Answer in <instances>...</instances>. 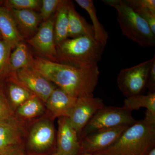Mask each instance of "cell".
Returning a JSON list of instances; mask_svg holds the SVG:
<instances>
[{
    "instance_id": "f546056e",
    "label": "cell",
    "mask_w": 155,
    "mask_h": 155,
    "mask_svg": "<svg viewBox=\"0 0 155 155\" xmlns=\"http://www.w3.org/2000/svg\"><path fill=\"white\" fill-rule=\"evenodd\" d=\"M0 155H24L22 148L19 144L10 147L0 153Z\"/></svg>"
},
{
    "instance_id": "5bb4252c",
    "label": "cell",
    "mask_w": 155,
    "mask_h": 155,
    "mask_svg": "<svg viewBox=\"0 0 155 155\" xmlns=\"http://www.w3.org/2000/svg\"><path fill=\"white\" fill-rule=\"evenodd\" d=\"M0 34L12 49L22 42L20 34L10 9L0 5Z\"/></svg>"
},
{
    "instance_id": "7402d4cb",
    "label": "cell",
    "mask_w": 155,
    "mask_h": 155,
    "mask_svg": "<svg viewBox=\"0 0 155 155\" xmlns=\"http://www.w3.org/2000/svg\"><path fill=\"white\" fill-rule=\"evenodd\" d=\"M123 107L131 112L146 108L147 112L155 116V92H150L146 95L140 94L126 98Z\"/></svg>"
},
{
    "instance_id": "7a4b0ae2",
    "label": "cell",
    "mask_w": 155,
    "mask_h": 155,
    "mask_svg": "<svg viewBox=\"0 0 155 155\" xmlns=\"http://www.w3.org/2000/svg\"><path fill=\"white\" fill-rule=\"evenodd\" d=\"M155 145V116L146 112L110 147L95 155H147Z\"/></svg>"
},
{
    "instance_id": "6da1fadb",
    "label": "cell",
    "mask_w": 155,
    "mask_h": 155,
    "mask_svg": "<svg viewBox=\"0 0 155 155\" xmlns=\"http://www.w3.org/2000/svg\"><path fill=\"white\" fill-rule=\"evenodd\" d=\"M33 66L48 80L71 96H94L100 75L97 65L76 67L37 57L34 59Z\"/></svg>"
},
{
    "instance_id": "2e32d148",
    "label": "cell",
    "mask_w": 155,
    "mask_h": 155,
    "mask_svg": "<svg viewBox=\"0 0 155 155\" xmlns=\"http://www.w3.org/2000/svg\"><path fill=\"white\" fill-rule=\"evenodd\" d=\"M10 10L20 33L22 31L23 34L32 35L36 33L41 19L40 15L34 10Z\"/></svg>"
},
{
    "instance_id": "9a60e30c",
    "label": "cell",
    "mask_w": 155,
    "mask_h": 155,
    "mask_svg": "<svg viewBox=\"0 0 155 155\" xmlns=\"http://www.w3.org/2000/svg\"><path fill=\"white\" fill-rule=\"evenodd\" d=\"M69 29L68 37L71 38L87 36L94 38V32L92 25L89 24L75 10L73 3L68 1Z\"/></svg>"
},
{
    "instance_id": "8992f818",
    "label": "cell",
    "mask_w": 155,
    "mask_h": 155,
    "mask_svg": "<svg viewBox=\"0 0 155 155\" xmlns=\"http://www.w3.org/2000/svg\"><path fill=\"white\" fill-rule=\"evenodd\" d=\"M155 55L150 60L122 69L117 77V84L126 98L140 94L146 87L149 72Z\"/></svg>"
},
{
    "instance_id": "d6986e66",
    "label": "cell",
    "mask_w": 155,
    "mask_h": 155,
    "mask_svg": "<svg viewBox=\"0 0 155 155\" xmlns=\"http://www.w3.org/2000/svg\"><path fill=\"white\" fill-rule=\"evenodd\" d=\"M68 1H62L57 10L54 22V34L56 45L67 39L68 38Z\"/></svg>"
},
{
    "instance_id": "1f68e13d",
    "label": "cell",
    "mask_w": 155,
    "mask_h": 155,
    "mask_svg": "<svg viewBox=\"0 0 155 155\" xmlns=\"http://www.w3.org/2000/svg\"><path fill=\"white\" fill-rule=\"evenodd\" d=\"M79 155H95L91 154L83 153V154H80Z\"/></svg>"
},
{
    "instance_id": "7c38bea8",
    "label": "cell",
    "mask_w": 155,
    "mask_h": 155,
    "mask_svg": "<svg viewBox=\"0 0 155 155\" xmlns=\"http://www.w3.org/2000/svg\"><path fill=\"white\" fill-rule=\"evenodd\" d=\"M28 144L32 149L41 151L51 147L55 141V131L52 122L41 119L35 123L28 137Z\"/></svg>"
},
{
    "instance_id": "83f0119b",
    "label": "cell",
    "mask_w": 155,
    "mask_h": 155,
    "mask_svg": "<svg viewBox=\"0 0 155 155\" xmlns=\"http://www.w3.org/2000/svg\"><path fill=\"white\" fill-rule=\"evenodd\" d=\"M132 9L145 8L155 13V0H123Z\"/></svg>"
},
{
    "instance_id": "9c48e42d",
    "label": "cell",
    "mask_w": 155,
    "mask_h": 155,
    "mask_svg": "<svg viewBox=\"0 0 155 155\" xmlns=\"http://www.w3.org/2000/svg\"><path fill=\"white\" fill-rule=\"evenodd\" d=\"M104 106L102 99L94 96L78 98L75 107L67 118L78 137L92 117Z\"/></svg>"
},
{
    "instance_id": "d6a6232c",
    "label": "cell",
    "mask_w": 155,
    "mask_h": 155,
    "mask_svg": "<svg viewBox=\"0 0 155 155\" xmlns=\"http://www.w3.org/2000/svg\"><path fill=\"white\" fill-rule=\"evenodd\" d=\"M52 155H58L56 153L54 154H53Z\"/></svg>"
},
{
    "instance_id": "4fadbf2b",
    "label": "cell",
    "mask_w": 155,
    "mask_h": 155,
    "mask_svg": "<svg viewBox=\"0 0 155 155\" xmlns=\"http://www.w3.org/2000/svg\"><path fill=\"white\" fill-rule=\"evenodd\" d=\"M78 98L70 96L60 88H56L47 101V107L54 117H68L75 107Z\"/></svg>"
},
{
    "instance_id": "f1b7e54d",
    "label": "cell",
    "mask_w": 155,
    "mask_h": 155,
    "mask_svg": "<svg viewBox=\"0 0 155 155\" xmlns=\"http://www.w3.org/2000/svg\"><path fill=\"white\" fill-rule=\"evenodd\" d=\"M146 87L149 90L150 92H155V58L153 60L150 68Z\"/></svg>"
},
{
    "instance_id": "3957f363",
    "label": "cell",
    "mask_w": 155,
    "mask_h": 155,
    "mask_svg": "<svg viewBox=\"0 0 155 155\" xmlns=\"http://www.w3.org/2000/svg\"><path fill=\"white\" fill-rule=\"evenodd\" d=\"M105 46L89 36L67 38L56 45L57 62L76 67L97 65Z\"/></svg>"
},
{
    "instance_id": "30bf717a",
    "label": "cell",
    "mask_w": 155,
    "mask_h": 155,
    "mask_svg": "<svg viewBox=\"0 0 155 155\" xmlns=\"http://www.w3.org/2000/svg\"><path fill=\"white\" fill-rule=\"evenodd\" d=\"M54 19L50 18L41 25L35 35L28 41L38 52L47 59L57 62L56 45L54 34Z\"/></svg>"
},
{
    "instance_id": "484cf974",
    "label": "cell",
    "mask_w": 155,
    "mask_h": 155,
    "mask_svg": "<svg viewBox=\"0 0 155 155\" xmlns=\"http://www.w3.org/2000/svg\"><path fill=\"white\" fill-rule=\"evenodd\" d=\"M14 119V112L9 105L5 93L0 87V124Z\"/></svg>"
},
{
    "instance_id": "cb8c5ba5",
    "label": "cell",
    "mask_w": 155,
    "mask_h": 155,
    "mask_svg": "<svg viewBox=\"0 0 155 155\" xmlns=\"http://www.w3.org/2000/svg\"><path fill=\"white\" fill-rule=\"evenodd\" d=\"M12 50L2 37H0V82L5 81L10 76L9 60Z\"/></svg>"
},
{
    "instance_id": "603a6c76",
    "label": "cell",
    "mask_w": 155,
    "mask_h": 155,
    "mask_svg": "<svg viewBox=\"0 0 155 155\" xmlns=\"http://www.w3.org/2000/svg\"><path fill=\"white\" fill-rule=\"evenodd\" d=\"M45 107L42 101L35 95L31 97L17 108V115L24 119H30L43 113Z\"/></svg>"
},
{
    "instance_id": "5b68a950",
    "label": "cell",
    "mask_w": 155,
    "mask_h": 155,
    "mask_svg": "<svg viewBox=\"0 0 155 155\" xmlns=\"http://www.w3.org/2000/svg\"><path fill=\"white\" fill-rule=\"evenodd\" d=\"M136 120L131 112L125 108L116 107H106L99 110L92 117L81 134V139L97 130L114 127L130 125Z\"/></svg>"
},
{
    "instance_id": "d4e9b609",
    "label": "cell",
    "mask_w": 155,
    "mask_h": 155,
    "mask_svg": "<svg viewBox=\"0 0 155 155\" xmlns=\"http://www.w3.org/2000/svg\"><path fill=\"white\" fill-rule=\"evenodd\" d=\"M41 2L38 0H8L4 2V5L10 9L34 10L40 7Z\"/></svg>"
},
{
    "instance_id": "ac0fdd59",
    "label": "cell",
    "mask_w": 155,
    "mask_h": 155,
    "mask_svg": "<svg viewBox=\"0 0 155 155\" xmlns=\"http://www.w3.org/2000/svg\"><path fill=\"white\" fill-rule=\"evenodd\" d=\"M14 49L9 60L10 76L20 69L33 66L34 59L25 44L21 42Z\"/></svg>"
},
{
    "instance_id": "44dd1931",
    "label": "cell",
    "mask_w": 155,
    "mask_h": 155,
    "mask_svg": "<svg viewBox=\"0 0 155 155\" xmlns=\"http://www.w3.org/2000/svg\"><path fill=\"white\" fill-rule=\"evenodd\" d=\"M75 2L82 8L85 10L89 15L94 32V38L98 41L106 45L107 41L108 32L101 24L97 17V11L94 2L92 0H75Z\"/></svg>"
},
{
    "instance_id": "ba28073f",
    "label": "cell",
    "mask_w": 155,
    "mask_h": 155,
    "mask_svg": "<svg viewBox=\"0 0 155 155\" xmlns=\"http://www.w3.org/2000/svg\"><path fill=\"white\" fill-rule=\"evenodd\" d=\"M129 126L123 125L102 129L85 136L79 140V155L83 153L94 154L107 149L118 140Z\"/></svg>"
},
{
    "instance_id": "e0dca14e",
    "label": "cell",
    "mask_w": 155,
    "mask_h": 155,
    "mask_svg": "<svg viewBox=\"0 0 155 155\" xmlns=\"http://www.w3.org/2000/svg\"><path fill=\"white\" fill-rule=\"evenodd\" d=\"M6 80L8 82L5 95L14 112V110H17L19 106L35 95L12 77H9Z\"/></svg>"
},
{
    "instance_id": "4dcf8cb0",
    "label": "cell",
    "mask_w": 155,
    "mask_h": 155,
    "mask_svg": "<svg viewBox=\"0 0 155 155\" xmlns=\"http://www.w3.org/2000/svg\"><path fill=\"white\" fill-rule=\"evenodd\" d=\"M147 155H155V147L153 148Z\"/></svg>"
},
{
    "instance_id": "277c9868",
    "label": "cell",
    "mask_w": 155,
    "mask_h": 155,
    "mask_svg": "<svg viewBox=\"0 0 155 155\" xmlns=\"http://www.w3.org/2000/svg\"><path fill=\"white\" fill-rule=\"evenodd\" d=\"M116 9L117 21L123 35L142 47L155 45V35L147 22L122 0L103 1Z\"/></svg>"
},
{
    "instance_id": "ffe728a7",
    "label": "cell",
    "mask_w": 155,
    "mask_h": 155,
    "mask_svg": "<svg viewBox=\"0 0 155 155\" xmlns=\"http://www.w3.org/2000/svg\"><path fill=\"white\" fill-rule=\"evenodd\" d=\"M20 132L15 119L0 124V153L18 144Z\"/></svg>"
},
{
    "instance_id": "52a82bcc",
    "label": "cell",
    "mask_w": 155,
    "mask_h": 155,
    "mask_svg": "<svg viewBox=\"0 0 155 155\" xmlns=\"http://www.w3.org/2000/svg\"><path fill=\"white\" fill-rule=\"evenodd\" d=\"M9 77L14 78L45 103L56 88L33 66L20 69Z\"/></svg>"
},
{
    "instance_id": "8fae6325",
    "label": "cell",
    "mask_w": 155,
    "mask_h": 155,
    "mask_svg": "<svg viewBox=\"0 0 155 155\" xmlns=\"http://www.w3.org/2000/svg\"><path fill=\"white\" fill-rule=\"evenodd\" d=\"M57 137L58 155H79L80 145L76 130L66 117L59 118Z\"/></svg>"
},
{
    "instance_id": "836d02e7",
    "label": "cell",
    "mask_w": 155,
    "mask_h": 155,
    "mask_svg": "<svg viewBox=\"0 0 155 155\" xmlns=\"http://www.w3.org/2000/svg\"><path fill=\"white\" fill-rule=\"evenodd\" d=\"M2 37V36H1V34H0V37Z\"/></svg>"
},
{
    "instance_id": "4316f807",
    "label": "cell",
    "mask_w": 155,
    "mask_h": 155,
    "mask_svg": "<svg viewBox=\"0 0 155 155\" xmlns=\"http://www.w3.org/2000/svg\"><path fill=\"white\" fill-rule=\"evenodd\" d=\"M61 0H43L41 1L40 16L44 22L51 18L62 2Z\"/></svg>"
}]
</instances>
